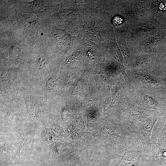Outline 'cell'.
<instances>
[{
  "instance_id": "7",
  "label": "cell",
  "mask_w": 166,
  "mask_h": 166,
  "mask_svg": "<svg viewBox=\"0 0 166 166\" xmlns=\"http://www.w3.org/2000/svg\"><path fill=\"white\" fill-rule=\"evenodd\" d=\"M128 76L134 87L145 88L152 90L154 92L159 87L166 85L161 77L148 72L140 71L130 73Z\"/></svg>"
},
{
  "instance_id": "5",
  "label": "cell",
  "mask_w": 166,
  "mask_h": 166,
  "mask_svg": "<svg viewBox=\"0 0 166 166\" xmlns=\"http://www.w3.org/2000/svg\"><path fill=\"white\" fill-rule=\"evenodd\" d=\"M141 48L138 53L163 54L166 52V27H162L156 34L140 42Z\"/></svg>"
},
{
  "instance_id": "6",
  "label": "cell",
  "mask_w": 166,
  "mask_h": 166,
  "mask_svg": "<svg viewBox=\"0 0 166 166\" xmlns=\"http://www.w3.org/2000/svg\"><path fill=\"white\" fill-rule=\"evenodd\" d=\"M136 94V104L142 107L164 110L166 105L161 103L152 90L144 87H134Z\"/></svg>"
},
{
  "instance_id": "1",
  "label": "cell",
  "mask_w": 166,
  "mask_h": 166,
  "mask_svg": "<svg viewBox=\"0 0 166 166\" xmlns=\"http://www.w3.org/2000/svg\"><path fill=\"white\" fill-rule=\"evenodd\" d=\"M163 116L164 110H162L153 116L133 123L128 127L130 131L137 135L144 152L150 157L151 155L150 140L152 129L158 119Z\"/></svg>"
},
{
  "instance_id": "3",
  "label": "cell",
  "mask_w": 166,
  "mask_h": 166,
  "mask_svg": "<svg viewBox=\"0 0 166 166\" xmlns=\"http://www.w3.org/2000/svg\"><path fill=\"white\" fill-rule=\"evenodd\" d=\"M113 95L112 103L108 109L111 113H120L132 104H136V94L135 88L129 87L125 84H119Z\"/></svg>"
},
{
  "instance_id": "2",
  "label": "cell",
  "mask_w": 166,
  "mask_h": 166,
  "mask_svg": "<svg viewBox=\"0 0 166 166\" xmlns=\"http://www.w3.org/2000/svg\"><path fill=\"white\" fill-rule=\"evenodd\" d=\"M123 151V155L114 166H138L142 161L150 157L144 152L139 138L134 133Z\"/></svg>"
},
{
  "instance_id": "11",
  "label": "cell",
  "mask_w": 166,
  "mask_h": 166,
  "mask_svg": "<svg viewBox=\"0 0 166 166\" xmlns=\"http://www.w3.org/2000/svg\"><path fill=\"white\" fill-rule=\"evenodd\" d=\"M164 116L166 118L165 123L161 131L159 133L156 144L161 147L166 146V108L164 110Z\"/></svg>"
},
{
  "instance_id": "9",
  "label": "cell",
  "mask_w": 166,
  "mask_h": 166,
  "mask_svg": "<svg viewBox=\"0 0 166 166\" xmlns=\"http://www.w3.org/2000/svg\"><path fill=\"white\" fill-rule=\"evenodd\" d=\"M151 155L150 158L153 159L157 165L166 166V146L161 147L156 143L151 144Z\"/></svg>"
},
{
  "instance_id": "4",
  "label": "cell",
  "mask_w": 166,
  "mask_h": 166,
  "mask_svg": "<svg viewBox=\"0 0 166 166\" xmlns=\"http://www.w3.org/2000/svg\"><path fill=\"white\" fill-rule=\"evenodd\" d=\"M161 111L145 108L136 104H132L120 113L121 122L128 128L132 124L153 116Z\"/></svg>"
},
{
  "instance_id": "8",
  "label": "cell",
  "mask_w": 166,
  "mask_h": 166,
  "mask_svg": "<svg viewBox=\"0 0 166 166\" xmlns=\"http://www.w3.org/2000/svg\"><path fill=\"white\" fill-rule=\"evenodd\" d=\"M157 55L153 53H136L126 66V68L130 71L129 73L140 71L149 72L153 69Z\"/></svg>"
},
{
  "instance_id": "10",
  "label": "cell",
  "mask_w": 166,
  "mask_h": 166,
  "mask_svg": "<svg viewBox=\"0 0 166 166\" xmlns=\"http://www.w3.org/2000/svg\"><path fill=\"white\" fill-rule=\"evenodd\" d=\"M152 71H155V75L161 77L166 85V52L158 54Z\"/></svg>"
}]
</instances>
